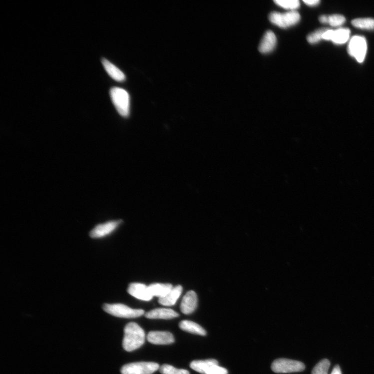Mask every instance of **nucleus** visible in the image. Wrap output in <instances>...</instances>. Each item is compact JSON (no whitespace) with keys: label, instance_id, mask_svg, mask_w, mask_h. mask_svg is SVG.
Masks as SVG:
<instances>
[{"label":"nucleus","instance_id":"obj_1","mask_svg":"<svg viewBox=\"0 0 374 374\" xmlns=\"http://www.w3.org/2000/svg\"><path fill=\"white\" fill-rule=\"evenodd\" d=\"M124 336L122 342L123 348L127 352L139 349L145 341L144 330L135 323H130L124 328Z\"/></svg>","mask_w":374,"mask_h":374},{"label":"nucleus","instance_id":"obj_2","mask_svg":"<svg viewBox=\"0 0 374 374\" xmlns=\"http://www.w3.org/2000/svg\"><path fill=\"white\" fill-rule=\"evenodd\" d=\"M110 95L118 113L123 117L130 114V99L128 92L123 89L114 87L110 90Z\"/></svg>","mask_w":374,"mask_h":374},{"label":"nucleus","instance_id":"obj_3","mask_svg":"<svg viewBox=\"0 0 374 374\" xmlns=\"http://www.w3.org/2000/svg\"><path fill=\"white\" fill-rule=\"evenodd\" d=\"M269 18L272 23L284 29L297 24L301 19L300 14L296 11L286 13L273 12Z\"/></svg>","mask_w":374,"mask_h":374},{"label":"nucleus","instance_id":"obj_4","mask_svg":"<svg viewBox=\"0 0 374 374\" xmlns=\"http://www.w3.org/2000/svg\"><path fill=\"white\" fill-rule=\"evenodd\" d=\"M103 309L110 315L121 318H136L141 316L145 313L143 310L133 309L123 304H105Z\"/></svg>","mask_w":374,"mask_h":374},{"label":"nucleus","instance_id":"obj_5","mask_svg":"<svg viewBox=\"0 0 374 374\" xmlns=\"http://www.w3.org/2000/svg\"><path fill=\"white\" fill-rule=\"evenodd\" d=\"M348 51L351 56L360 63H363L367 51V44L365 37L354 36L350 39Z\"/></svg>","mask_w":374,"mask_h":374},{"label":"nucleus","instance_id":"obj_6","mask_svg":"<svg viewBox=\"0 0 374 374\" xmlns=\"http://www.w3.org/2000/svg\"><path fill=\"white\" fill-rule=\"evenodd\" d=\"M305 368V365L300 362L285 358L275 360L271 365L272 371L277 373L301 372Z\"/></svg>","mask_w":374,"mask_h":374},{"label":"nucleus","instance_id":"obj_7","mask_svg":"<svg viewBox=\"0 0 374 374\" xmlns=\"http://www.w3.org/2000/svg\"><path fill=\"white\" fill-rule=\"evenodd\" d=\"M160 369L158 364L154 362H138L122 367V374H152Z\"/></svg>","mask_w":374,"mask_h":374},{"label":"nucleus","instance_id":"obj_8","mask_svg":"<svg viewBox=\"0 0 374 374\" xmlns=\"http://www.w3.org/2000/svg\"><path fill=\"white\" fill-rule=\"evenodd\" d=\"M121 223L122 220H120L111 221L96 226L90 231V237L93 239H100L105 237L113 233Z\"/></svg>","mask_w":374,"mask_h":374},{"label":"nucleus","instance_id":"obj_9","mask_svg":"<svg viewBox=\"0 0 374 374\" xmlns=\"http://www.w3.org/2000/svg\"><path fill=\"white\" fill-rule=\"evenodd\" d=\"M351 31L347 28H340L336 30L328 29L323 35V40L331 41L336 45H343L350 39Z\"/></svg>","mask_w":374,"mask_h":374},{"label":"nucleus","instance_id":"obj_10","mask_svg":"<svg viewBox=\"0 0 374 374\" xmlns=\"http://www.w3.org/2000/svg\"><path fill=\"white\" fill-rule=\"evenodd\" d=\"M147 339L150 343L158 345L170 344L175 341L174 336L171 332L166 331H150Z\"/></svg>","mask_w":374,"mask_h":374},{"label":"nucleus","instance_id":"obj_11","mask_svg":"<svg viewBox=\"0 0 374 374\" xmlns=\"http://www.w3.org/2000/svg\"><path fill=\"white\" fill-rule=\"evenodd\" d=\"M128 292L131 296L141 300L148 301L153 298L149 292L148 286L141 283L130 284Z\"/></svg>","mask_w":374,"mask_h":374},{"label":"nucleus","instance_id":"obj_12","mask_svg":"<svg viewBox=\"0 0 374 374\" xmlns=\"http://www.w3.org/2000/svg\"><path fill=\"white\" fill-rule=\"evenodd\" d=\"M198 306V297L192 290L189 291L184 296L181 304V310L185 314H190L195 311Z\"/></svg>","mask_w":374,"mask_h":374},{"label":"nucleus","instance_id":"obj_13","mask_svg":"<svg viewBox=\"0 0 374 374\" xmlns=\"http://www.w3.org/2000/svg\"><path fill=\"white\" fill-rule=\"evenodd\" d=\"M179 314L171 309L158 308L152 310L145 314L149 319L169 320L177 317Z\"/></svg>","mask_w":374,"mask_h":374},{"label":"nucleus","instance_id":"obj_14","mask_svg":"<svg viewBox=\"0 0 374 374\" xmlns=\"http://www.w3.org/2000/svg\"><path fill=\"white\" fill-rule=\"evenodd\" d=\"M277 43L275 34L271 31H267L263 37L259 46V51L262 53H268L275 48Z\"/></svg>","mask_w":374,"mask_h":374},{"label":"nucleus","instance_id":"obj_15","mask_svg":"<svg viewBox=\"0 0 374 374\" xmlns=\"http://www.w3.org/2000/svg\"><path fill=\"white\" fill-rule=\"evenodd\" d=\"M183 292V287L181 285L173 287L171 292L166 296L159 299V302L164 306H173L176 304L178 299L181 296Z\"/></svg>","mask_w":374,"mask_h":374},{"label":"nucleus","instance_id":"obj_16","mask_svg":"<svg viewBox=\"0 0 374 374\" xmlns=\"http://www.w3.org/2000/svg\"><path fill=\"white\" fill-rule=\"evenodd\" d=\"M102 62L106 72L113 79L118 82L126 80V75L117 66L106 59H103Z\"/></svg>","mask_w":374,"mask_h":374},{"label":"nucleus","instance_id":"obj_17","mask_svg":"<svg viewBox=\"0 0 374 374\" xmlns=\"http://www.w3.org/2000/svg\"><path fill=\"white\" fill-rule=\"evenodd\" d=\"M173 288L170 284H152L148 286L149 292L152 296L163 298L167 295Z\"/></svg>","mask_w":374,"mask_h":374},{"label":"nucleus","instance_id":"obj_18","mask_svg":"<svg viewBox=\"0 0 374 374\" xmlns=\"http://www.w3.org/2000/svg\"><path fill=\"white\" fill-rule=\"evenodd\" d=\"M179 326L182 330L189 333L204 336L206 331L199 324L192 321L184 320L179 323Z\"/></svg>","mask_w":374,"mask_h":374},{"label":"nucleus","instance_id":"obj_19","mask_svg":"<svg viewBox=\"0 0 374 374\" xmlns=\"http://www.w3.org/2000/svg\"><path fill=\"white\" fill-rule=\"evenodd\" d=\"M215 365H218L217 361L210 359L203 361H194L190 363V367L199 373L205 374L208 370Z\"/></svg>","mask_w":374,"mask_h":374},{"label":"nucleus","instance_id":"obj_20","mask_svg":"<svg viewBox=\"0 0 374 374\" xmlns=\"http://www.w3.org/2000/svg\"><path fill=\"white\" fill-rule=\"evenodd\" d=\"M320 22L324 24H329L332 27H339L343 25L345 18L341 15H332L330 16L323 15L319 18Z\"/></svg>","mask_w":374,"mask_h":374},{"label":"nucleus","instance_id":"obj_21","mask_svg":"<svg viewBox=\"0 0 374 374\" xmlns=\"http://www.w3.org/2000/svg\"><path fill=\"white\" fill-rule=\"evenodd\" d=\"M352 25L357 29L366 30H374V19L372 18H358L352 21Z\"/></svg>","mask_w":374,"mask_h":374},{"label":"nucleus","instance_id":"obj_22","mask_svg":"<svg viewBox=\"0 0 374 374\" xmlns=\"http://www.w3.org/2000/svg\"><path fill=\"white\" fill-rule=\"evenodd\" d=\"M328 30L327 28L318 29L314 32L311 33L307 36V40L311 44H315L319 43L320 41L323 39L324 33Z\"/></svg>","mask_w":374,"mask_h":374},{"label":"nucleus","instance_id":"obj_23","mask_svg":"<svg viewBox=\"0 0 374 374\" xmlns=\"http://www.w3.org/2000/svg\"><path fill=\"white\" fill-rule=\"evenodd\" d=\"M274 3L283 8L291 11H295L300 7L298 0H275Z\"/></svg>","mask_w":374,"mask_h":374},{"label":"nucleus","instance_id":"obj_24","mask_svg":"<svg viewBox=\"0 0 374 374\" xmlns=\"http://www.w3.org/2000/svg\"><path fill=\"white\" fill-rule=\"evenodd\" d=\"M330 363L329 360L324 359L318 363L313 368L312 374H328Z\"/></svg>","mask_w":374,"mask_h":374},{"label":"nucleus","instance_id":"obj_25","mask_svg":"<svg viewBox=\"0 0 374 374\" xmlns=\"http://www.w3.org/2000/svg\"><path fill=\"white\" fill-rule=\"evenodd\" d=\"M159 370L162 374H190L188 370L177 369L169 365H163Z\"/></svg>","mask_w":374,"mask_h":374},{"label":"nucleus","instance_id":"obj_26","mask_svg":"<svg viewBox=\"0 0 374 374\" xmlns=\"http://www.w3.org/2000/svg\"><path fill=\"white\" fill-rule=\"evenodd\" d=\"M227 370L220 367L218 365H215L208 370L205 374H228Z\"/></svg>","mask_w":374,"mask_h":374},{"label":"nucleus","instance_id":"obj_27","mask_svg":"<svg viewBox=\"0 0 374 374\" xmlns=\"http://www.w3.org/2000/svg\"><path fill=\"white\" fill-rule=\"evenodd\" d=\"M304 3L309 6L314 7L319 4L320 2L319 0H304Z\"/></svg>","mask_w":374,"mask_h":374},{"label":"nucleus","instance_id":"obj_28","mask_svg":"<svg viewBox=\"0 0 374 374\" xmlns=\"http://www.w3.org/2000/svg\"><path fill=\"white\" fill-rule=\"evenodd\" d=\"M331 374H342L341 370L339 366H335Z\"/></svg>","mask_w":374,"mask_h":374}]
</instances>
